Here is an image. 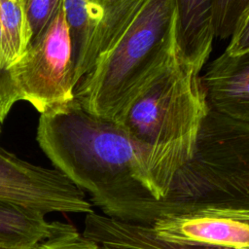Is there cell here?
<instances>
[{
	"label": "cell",
	"mask_w": 249,
	"mask_h": 249,
	"mask_svg": "<svg viewBox=\"0 0 249 249\" xmlns=\"http://www.w3.org/2000/svg\"><path fill=\"white\" fill-rule=\"evenodd\" d=\"M32 30L20 0H0V69L18 62L32 41Z\"/></svg>",
	"instance_id": "obj_13"
},
{
	"label": "cell",
	"mask_w": 249,
	"mask_h": 249,
	"mask_svg": "<svg viewBox=\"0 0 249 249\" xmlns=\"http://www.w3.org/2000/svg\"><path fill=\"white\" fill-rule=\"evenodd\" d=\"M20 2L25 10L34 38L51 21L61 0H20Z\"/></svg>",
	"instance_id": "obj_16"
},
{
	"label": "cell",
	"mask_w": 249,
	"mask_h": 249,
	"mask_svg": "<svg viewBox=\"0 0 249 249\" xmlns=\"http://www.w3.org/2000/svg\"><path fill=\"white\" fill-rule=\"evenodd\" d=\"M83 234L113 249H249L164 239L149 225L124 222L93 211L86 215Z\"/></svg>",
	"instance_id": "obj_9"
},
{
	"label": "cell",
	"mask_w": 249,
	"mask_h": 249,
	"mask_svg": "<svg viewBox=\"0 0 249 249\" xmlns=\"http://www.w3.org/2000/svg\"><path fill=\"white\" fill-rule=\"evenodd\" d=\"M73 48L75 88L91 64L92 51L106 15L107 0H63Z\"/></svg>",
	"instance_id": "obj_11"
},
{
	"label": "cell",
	"mask_w": 249,
	"mask_h": 249,
	"mask_svg": "<svg viewBox=\"0 0 249 249\" xmlns=\"http://www.w3.org/2000/svg\"><path fill=\"white\" fill-rule=\"evenodd\" d=\"M0 200L51 212L90 213L83 190L55 168L19 159L0 147Z\"/></svg>",
	"instance_id": "obj_6"
},
{
	"label": "cell",
	"mask_w": 249,
	"mask_h": 249,
	"mask_svg": "<svg viewBox=\"0 0 249 249\" xmlns=\"http://www.w3.org/2000/svg\"><path fill=\"white\" fill-rule=\"evenodd\" d=\"M181 215L249 221L248 123L209 109L191 158L157 201L156 220Z\"/></svg>",
	"instance_id": "obj_4"
},
{
	"label": "cell",
	"mask_w": 249,
	"mask_h": 249,
	"mask_svg": "<svg viewBox=\"0 0 249 249\" xmlns=\"http://www.w3.org/2000/svg\"><path fill=\"white\" fill-rule=\"evenodd\" d=\"M108 249H113V248H110V247H108V246H106Z\"/></svg>",
	"instance_id": "obj_20"
},
{
	"label": "cell",
	"mask_w": 249,
	"mask_h": 249,
	"mask_svg": "<svg viewBox=\"0 0 249 249\" xmlns=\"http://www.w3.org/2000/svg\"><path fill=\"white\" fill-rule=\"evenodd\" d=\"M0 249H15V248H2V247H0Z\"/></svg>",
	"instance_id": "obj_19"
},
{
	"label": "cell",
	"mask_w": 249,
	"mask_h": 249,
	"mask_svg": "<svg viewBox=\"0 0 249 249\" xmlns=\"http://www.w3.org/2000/svg\"><path fill=\"white\" fill-rule=\"evenodd\" d=\"M0 132H1V128H0Z\"/></svg>",
	"instance_id": "obj_21"
},
{
	"label": "cell",
	"mask_w": 249,
	"mask_h": 249,
	"mask_svg": "<svg viewBox=\"0 0 249 249\" xmlns=\"http://www.w3.org/2000/svg\"><path fill=\"white\" fill-rule=\"evenodd\" d=\"M0 70H1V69H0Z\"/></svg>",
	"instance_id": "obj_22"
},
{
	"label": "cell",
	"mask_w": 249,
	"mask_h": 249,
	"mask_svg": "<svg viewBox=\"0 0 249 249\" xmlns=\"http://www.w3.org/2000/svg\"><path fill=\"white\" fill-rule=\"evenodd\" d=\"M38 209L0 200V247L30 249L56 229L58 221L49 222Z\"/></svg>",
	"instance_id": "obj_12"
},
{
	"label": "cell",
	"mask_w": 249,
	"mask_h": 249,
	"mask_svg": "<svg viewBox=\"0 0 249 249\" xmlns=\"http://www.w3.org/2000/svg\"><path fill=\"white\" fill-rule=\"evenodd\" d=\"M30 249H108L105 245L98 243L67 223L58 222L56 229L51 235L39 241Z\"/></svg>",
	"instance_id": "obj_14"
},
{
	"label": "cell",
	"mask_w": 249,
	"mask_h": 249,
	"mask_svg": "<svg viewBox=\"0 0 249 249\" xmlns=\"http://www.w3.org/2000/svg\"><path fill=\"white\" fill-rule=\"evenodd\" d=\"M177 53L175 0H107L89 70L74 98L88 112L118 122Z\"/></svg>",
	"instance_id": "obj_2"
},
{
	"label": "cell",
	"mask_w": 249,
	"mask_h": 249,
	"mask_svg": "<svg viewBox=\"0 0 249 249\" xmlns=\"http://www.w3.org/2000/svg\"><path fill=\"white\" fill-rule=\"evenodd\" d=\"M249 50V10L242 17L234 32L232 33L230 44L225 52L230 54H236Z\"/></svg>",
	"instance_id": "obj_17"
},
{
	"label": "cell",
	"mask_w": 249,
	"mask_h": 249,
	"mask_svg": "<svg viewBox=\"0 0 249 249\" xmlns=\"http://www.w3.org/2000/svg\"><path fill=\"white\" fill-rule=\"evenodd\" d=\"M158 236L185 242L249 248V221L208 215L162 217L150 225Z\"/></svg>",
	"instance_id": "obj_8"
},
{
	"label": "cell",
	"mask_w": 249,
	"mask_h": 249,
	"mask_svg": "<svg viewBox=\"0 0 249 249\" xmlns=\"http://www.w3.org/2000/svg\"><path fill=\"white\" fill-rule=\"evenodd\" d=\"M7 71L18 101L28 102L40 114L74 99L75 64L63 0Z\"/></svg>",
	"instance_id": "obj_5"
},
{
	"label": "cell",
	"mask_w": 249,
	"mask_h": 249,
	"mask_svg": "<svg viewBox=\"0 0 249 249\" xmlns=\"http://www.w3.org/2000/svg\"><path fill=\"white\" fill-rule=\"evenodd\" d=\"M17 101H18V98L8 71L0 70V124L4 122Z\"/></svg>",
	"instance_id": "obj_18"
},
{
	"label": "cell",
	"mask_w": 249,
	"mask_h": 249,
	"mask_svg": "<svg viewBox=\"0 0 249 249\" xmlns=\"http://www.w3.org/2000/svg\"><path fill=\"white\" fill-rule=\"evenodd\" d=\"M199 74L177 53L132 99L118 121L144 149L158 200L191 158L210 109Z\"/></svg>",
	"instance_id": "obj_3"
},
{
	"label": "cell",
	"mask_w": 249,
	"mask_h": 249,
	"mask_svg": "<svg viewBox=\"0 0 249 249\" xmlns=\"http://www.w3.org/2000/svg\"><path fill=\"white\" fill-rule=\"evenodd\" d=\"M200 81L210 109L249 124V50L224 52L209 63Z\"/></svg>",
	"instance_id": "obj_7"
},
{
	"label": "cell",
	"mask_w": 249,
	"mask_h": 249,
	"mask_svg": "<svg viewBox=\"0 0 249 249\" xmlns=\"http://www.w3.org/2000/svg\"><path fill=\"white\" fill-rule=\"evenodd\" d=\"M36 140L106 216L149 226L156 220L146 153L120 123L88 112L74 98L40 114Z\"/></svg>",
	"instance_id": "obj_1"
},
{
	"label": "cell",
	"mask_w": 249,
	"mask_h": 249,
	"mask_svg": "<svg viewBox=\"0 0 249 249\" xmlns=\"http://www.w3.org/2000/svg\"><path fill=\"white\" fill-rule=\"evenodd\" d=\"M215 0H175L180 57L197 70L208 59L214 39Z\"/></svg>",
	"instance_id": "obj_10"
},
{
	"label": "cell",
	"mask_w": 249,
	"mask_h": 249,
	"mask_svg": "<svg viewBox=\"0 0 249 249\" xmlns=\"http://www.w3.org/2000/svg\"><path fill=\"white\" fill-rule=\"evenodd\" d=\"M249 10V0H215L213 15L214 37L231 38L242 17Z\"/></svg>",
	"instance_id": "obj_15"
}]
</instances>
